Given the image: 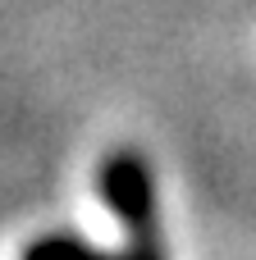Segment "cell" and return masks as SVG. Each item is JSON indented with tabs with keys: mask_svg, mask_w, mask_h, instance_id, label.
<instances>
[{
	"mask_svg": "<svg viewBox=\"0 0 256 260\" xmlns=\"http://www.w3.org/2000/svg\"><path fill=\"white\" fill-rule=\"evenodd\" d=\"M96 192L105 210L124 224V238H165L160 233V192H156V169L142 151L115 146L96 165Z\"/></svg>",
	"mask_w": 256,
	"mask_h": 260,
	"instance_id": "6da1fadb",
	"label": "cell"
},
{
	"mask_svg": "<svg viewBox=\"0 0 256 260\" xmlns=\"http://www.w3.org/2000/svg\"><path fill=\"white\" fill-rule=\"evenodd\" d=\"M18 260H169L165 238H124L119 251H96L78 233H41L23 247Z\"/></svg>",
	"mask_w": 256,
	"mask_h": 260,
	"instance_id": "7a4b0ae2",
	"label": "cell"
}]
</instances>
